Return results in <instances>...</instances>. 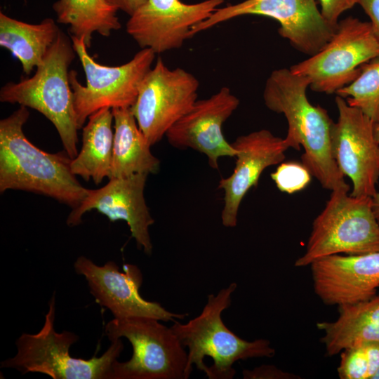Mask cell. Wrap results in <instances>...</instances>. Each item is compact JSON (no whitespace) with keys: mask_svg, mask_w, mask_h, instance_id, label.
Segmentation results:
<instances>
[{"mask_svg":"<svg viewBox=\"0 0 379 379\" xmlns=\"http://www.w3.org/2000/svg\"><path fill=\"white\" fill-rule=\"evenodd\" d=\"M310 79L290 69L273 70L266 80L263 100L272 112L283 114L288 123L285 139L291 148L303 147L302 164L325 190L350 187L340 171L331 149L334 123L327 111L307 97Z\"/></svg>","mask_w":379,"mask_h":379,"instance_id":"cell-1","label":"cell"},{"mask_svg":"<svg viewBox=\"0 0 379 379\" xmlns=\"http://www.w3.org/2000/svg\"><path fill=\"white\" fill-rule=\"evenodd\" d=\"M29 116L27 107L20 105L0 121V192H32L77 208L87 189L72 173V159L62 152H46L29 142L22 130Z\"/></svg>","mask_w":379,"mask_h":379,"instance_id":"cell-2","label":"cell"},{"mask_svg":"<svg viewBox=\"0 0 379 379\" xmlns=\"http://www.w3.org/2000/svg\"><path fill=\"white\" fill-rule=\"evenodd\" d=\"M237 287L231 283L216 295L210 294L201 312L185 324L175 321L171 326L182 345L188 348L186 378L194 364L209 379H232L234 362L255 357H272L275 350L265 339L247 341L231 331L222 319Z\"/></svg>","mask_w":379,"mask_h":379,"instance_id":"cell-3","label":"cell"},{"mask_svg":"<svg viewBox=\"0 0 379 379\" xmlns=\"http://www.w3.org/2000/svg\"><path fill=\"white\" fill-rule=\"evenodd\" d=\"M71 38L60 31L55 42L33 76L8 82L0 90V101L34 109L56 128L65 153L78 154V126L69 83V67L75 58Z\"/></svg>","mask_w":379,"mask_h":379,"instance_id":"cell-4","label":"cell"},{"mask_svg":"<svg viewBox=\"0 0 379 379\" xmlns=\"http://www.w3.org/2000/svg\"><path fill=\"white\" fill-rule=\"evenodd\" d=\"M55 293L41 330L35 333H22L16 340L17 353L1 362V368H14L25 374L41 373L53 379H108L112 366L124 350L121 338L111 341L100 357L85 359L75 358L70 347L78 340L75 333L55 329Z\"/></svg>","mask_w":379,"mask_h":379,"instance_id":"cell-5","label":"cell"},{"mask_svg":"<svg viewBox=\"0 0 379 379\" xmlns=\"http://www.w3.org/2000/svg\"><path fill=\"white\" fill-rule=\"evenodd\" d=\"M350 187L331 191L325 207L313 221L304 254L296 267L335 254L379 251V222L371 197L348 194Z\"/></svg>","mask_w":379,"mask_h":379,"instance_id":"cell-6","label":"cell"},{"mask_svg":"<svg viewBox=\"0 0 379 379\" xmlns=\"http://www.w3.org/2000/svg\"><path fill=\"white\" fill-rule=\"evenodd\" d=\"M110 341L126 338L133 354L116 360L108 379H187V352L171 327L147 317L115 319L105 326Z\"/></svg>","mask_w":379,"mask_h":379,"instance_id":"cell-7","label":"cell"},{"mask_svg":"<svg viewBox=\"0 0 379 379\" xmlns=\"http://www.w3.org/2000/svg\"><path fill=\"white\" fill-rule=\"evenodd\" d=\"M70 38L86 79L84 86L78 81L77 72L69 71L79 129L100 109L131 108L136 101L142 81L152 67L156 53L149 48H141L128 62L107 66L97 62L88 54L82 39Z\"/></svg>","mask_w":379,"mask_h":379,"instance_id":"cell-8","label":"cell"},{"mask_svg":"<svg viewBox=\"0 0 379 379\" xmlns=\"http://www.w3.org/2000/svg\"><path fill=\"white\" fill-rule=\"evenodd\" d=\"M378 56L379 44L370 22L347 17L338 22L321 51L289 69L307 77L312 91L333 94L357 78L363 64Z\"/></svg>","mask_w":379,"mask_h":379,"instance_id":"cell-9","label":"cell"},{"mask_svg":"<svg viewBox=\"0 0 379 379\" xmlns=\"http://www.w3.org/2000/svg\"><path fill=\"white\" fill-rule=\"evenodd\" d=\"M245 15L271 18L280 25L279 34L291 45L310 56L321 51L333 36L336 27L318 10L315 0H246L217 8L209 18L194 26L190 38L221 22Z\"/></svg>","mask_w":379,"mask_h":379,"instance_id":"cell-10","label":"cell"},{"mask_svg":"<svg viewBox=\"0 0 379 379\" xmlns=\"http://www.w3.org/2000/svg\"><path fill=\"white\" fill-rule=\"evenodd\" d=\"M199 80L180 67L168 68L159 58L141 82L131 107L139 128L152 146L197 100Z\"/></svg>","mask_w":379,"mask_h":379,"instance_id":"cell-11","label":"cell"},{"mask_svg":"<svg viewBox=\"0 0 379 379\" xmlns=\"http://www.w3.org/2000/svg\"><path fill=\"white\" fill-rule=\"evenodd\" d=\"M338 119L331 134L335 163L352 183L351 195L372 197L379 179V142L375 123L360 109L338 95L335 99Z\"/></svg>","mask_w":379,"mask_h":379,"instance_id":"cell-12","label":"cell"},{"mask_svg":"<svg viewBox=\"0 0 379 379\" xmlns=\"http://www.w3.org/2000/svg\"><path fill=\"white\" fill-rule=\"evenodd\" d=\"M74 268L85 277L96 302L109 310L115 319L147 317L174 322L187 315L171 312L159 302L144 299L139 292L143 277L135 265L124 264L120 272L113 261L98 265L81 255L74 262Z\"/></svg>","mask_w":379,"mask_h":379,"instance_id":"cell-13","label":"cell"},{"mask_svg":"<svg viewBox=\"0 0 379 379\" xmlns=\"http://www.w3.org/2000/svg\"><path fill=\"white\" fill-rule=\"evenodd\" d=\"M225 0L187 4L180 0H147L131 16L126 32L141 48L156 54L182 47L192 27L206 20Z\"/></svg>","mask_w":379,"mask_h":379,"instance_id":"cell-14","label":"cell"},{"mask_svg":"<svg viewBox=\"0 0 379 379\" xmlns=\"http://www.w3.org/2000/svg\"><path fill=\"white\" fill-rule=\"evenodd\" d=\"M239 105V98L228 87H222L209 98L197 100L165 136L173 147L205 154L210 166L217 169L220 158L237 154L223 135L222 126Z\"/></svg>","mask_w":379,"mask_h":379,"instance_id":"cell-15","label":"cell"},{"mask_svg":"<svg viewBox=\"0 0 379 379\" xmlns=\"http://www.w3.org/2000/svg\"><path fill=\"white\" fill-rule=\"evenodd\" d=\"M147 175L136 173L124 178H110L100 188L87 189L85 198L67 216V225L69 227L79 225L84 213L95 209L111 222L126 221L138 248L151 255L152 243L149 227L154 224V220L144 195Z\"/></svg>","mask_w":379,"mask_h":379,"instance_id":"cell-16","label":"cell"},{"mask_svg":"<svg viewBox=\"0 0 379 379\" xmlns=\"http://www.w3.org/2000/svg\"><path fill=\"white\" fill-rule=\"evenodd\" d=\"M232 145L237 151L235 167L229 177L219 181L218 187L225 192L221 220L227 227L237 225L241 203L249 190L257 185L262 172L283 162L291 148L285 138L267 129L241 135Z\"/></svg>","mask_w":379,"mask_h":379,"instance_id":"cell-17","label":"cell"},{"mask_svg":"<svg viewBox=\"0 0 379 379\" xmlns=\"http://www.w3.org/2000/svg\"><path fill=\"white\" fill-rule=\"evenodd\" d=\"M314 291L327 305L354 304L377 295L379 251L331 255L310 264Z\"/></svg>","mask_w":379,"mask_h":379,"instance_id":"cell-18","label":"cell"},{"mask_svg":"<svg viewBox=\"0 0 379 379\" xmlns=\"http://www.w3.org/2000/svg\"><path fill=\"white\" fill-rule=\"evenodd\" d=\"M338 312L335 321L317 324L324 332L321 341L327 355L362 343L379 342V294L366 301L339 305Z\"/></svg>","mask_w":379,"mask_h":379,"instance_id":"cell-19","label":"cell"},{"mask_svg":"<svg viewBox=\"0 0 379 379\" xmlns=\"http://www.w3.org/2000/svg\"><path fill=\"white\" fill-rule=\"evenodd\" d=\"M112 109L114 132L110 178L157 173L160 161L152 154V145L139 128L131 108Z\"/></svg>","mask_w":379,"mask_h":379,"instance_id":"cell-20","label":"cell"},{"mask_svg":"<svg viewBox=\"0 0 379 379\" xmlns=\"http://www.w3.org/2000/svg\"><path fill=\"white\" fill-rule=\"evenodd\" d=\"M82 131V146L70 168L75 175L84 180L90 179L95 185L105 178H110L114 133L112 109L105 107L92 114Z\"/></svg>","mask_w":379,"mask_h":379,"instance_id":"cell-21","label":"cell"},{"mask_svg":"<svg viewBox=\"0 0 379 379\" xmlns=\"http://www.w3.org/2000/svg\"><path fill=\"white\" fill-rule=\"evenodd\" d=\"M60 32L50 18L29 24L0 13V46L20 62L27 75L43 62Z\"/></svg>","mask_w":379,"mask_h":379,"instance_id":"cell-22","label":"cell"},{"mask_svg":"<svg viewBox=\"0 0 379 379\" xmlns=\"http://www.w3.org/2000/svg\"><path fill=\"white\" fill-rule=\"evenodd\" d=\"M57 22L69 26L70 36L90 48L93 34L109 36L121 25L118 8L109 0H58L53 4Z\"/></svg>","mask_w":379,"mask_h":379,"instance_id":"cell-23","label":"cell"},{"mask_svg":"<svg viewBox=\"0 0 379 379\" xmlns=\"http://www.w3.org/2000/svg\"><path fill=\"white\" fill-rule=\"evenodd\" d=\"M360 74L336 92L353 107L360 109L375 124L379 123V56L363 64Z\"/></svg>","mask_w":379,"mask_h":379,"instance_id":"cell-24","label":"cell"},{"mask_svg":"<svg viewBox=\"0 0 379 379\" xmlns=\"http://www.w3.org/2000/svg\"><path fill=\"white\" fill-rule=\"evenodd\" d=\"M379 370V342H366L340 352L337 368L341 379H373Z\"/></svg>","mask_w":379,"mask_h":379,"instance_id":"cell-25","label":"cell"},{"mask_svg":"<svg viewBox=\"0 0 379 379\" xmlns=\"http://www.w3.org/2000/svg\"><path fill=\"white\" fill-rule=\"evenodd\" d=\"M311 173L302 164L294 161L281 162L271 174L277 188L293 194L305 189L310 182Z\"/></svg>","mask_w":379,"mask_h":379,"instance_id":"cell-26","label":"cell"},{"mask_svg":"<svg viewBox=\"0 0 379 379\" xmlns=\"http://www.w3.org/2000/svg\"><path fill=\"white\" fill-rule=\"evenodd\" d=\"M321 13L324 19L336 27L340 15L359 3V0H319Z\"/></svg>","mask_w":379,"mask_h":379,"instance_id":"cell-27","label":"cell"},{"mask_svg":"<svg viewBox=\"0 0 379 379\" xmlns=\"http://www.w3.org/2000/svg\"><path fill=\"white\" fill-rule=\"evenodd\" d=\"M244 379H290L296 375L284 372L272 365H262L253 370L244 369L242 372Z\"/></svg>","mask_w":379,"mask_h":379,"instance_id":"cell-28","label":"cell"},{"mask_svg":"<svg viewBox=\"0 0 379 379\" xmlns=\"http://www.w3.org/2000/svg\"><path fill=\"white\" fill-rule=\"evenodd\" d=\"M358 4L369 17L373 33L379 44V0H359Z\"/></svg>","mask_w":379,"mask_h":379,"instance_id":"cell-29","label":"cell"},{"mask_svg":"<svg viewBox=\"0 0 379 379\" xmlns=\"http://www.w3.org/2000/svg\"><path fill=\"white\" fill-rule=\"evenodd\" d=\"M118 10H121L130 16L147 0H109Z\"/></svg>","mask_w":379,"mask_h":379,"instance_id":"cell-30","label":"cell"},{"mask_svg":"<svg viewBox=\"0 0 379 379\" xmlns=\"http://www.w3.org/2000/svg\"><path fill=\"white\" fill-rule=\"evenodd\" d=\"M371 198H372L373 210L375 215V218L379 222V192H376L375 194Z\"/></svg>","mask_w":379,"mask_h":379,"instance_id":"cell-31","label":"cell"},{"mask_svg":"<svg viewBox=\"0 0 379 379\" xmlns=\"http://www.w3.org/2000/svg\"><path fill=\"white\" fill-rule=\"evenodd\" d=\"M375 135L377 140L379 142V123L375 124Z\"/></svg>","mask_w":379,"mask_h":379,"instance_id":"cell-32","label":"cell"},{"mask_svg":"<svg viewBox=\"0 0 379 379\" xmlns=\"http://www.w3.org/2000/svg\"><path fill=\"white\" fill-rule=\"evenodd\" d=\"M373 379H379V370L377 371V373L373 376Z\"/></svg>","mask_w":379,"mask_h":379,"instance_id":"cell-33","label":"cell"}]
</instances>
